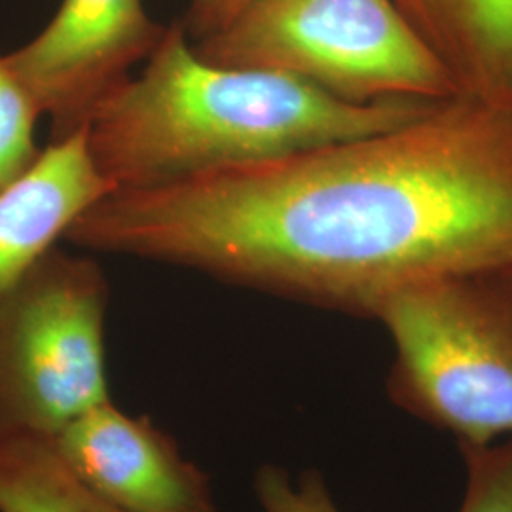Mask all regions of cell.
I'll return each mask as SVG.
<instances>
[{
    "label": "cell",
    "instance_id": "3",
    "mask_svg": "<svg viewBox=\"0 0 512 512\" xmlns=\"http://www.w3.org/2000/svg\"><path fill=\"white\" fill-rule=\"evenodd\" d=\"M393 342L387 397L480 448L512 439V270L406 289L376 310Z\"/></svg>",
    "mask_w": 512,
    "mask_h": 512
},
{
    "label": "cell",
    "instance_id": "6",
    "mask_svg": "<svg viewBox=\"0 0 512 512\" xmlns=\"http://www.w3.org/2000/svg\"><path fill=\"white\" fill-rule=\"evenodd\" d=\"M165 31L143 0H63L48 27L6 61L59 141L88 124L95 107L154 54Z\"/></svg>",
    "mask_w": 512,
    "mask_h": 512
},
{
    "label": "cell",
    "instance_id": "5",
    "mask_svg": "<svg viewBox=\"0 0 512 512\" xmlns=\"http://www.w3.org/2000/svg\"><path fill=\"white\" fill-rule=\"evenodd\" d=\"M109 298L95 258L57 247L0 296V435L54 439L112 399Z\"/></svg>",
    "mask_w": 512,
    "mask_h": 512
},
{
    "label": "cell",
    "instance_id": "12",
    "mask_svg": "<svg viewBox=\"0 0 512 512\" xmlns=\"http://www.w3.org/2000/svg\"><path fill=\"white\" fill-rule=\"evenodd\" d=\"M459 450L465 490L458 512H512V439Z\"/></svg>",
    "mask_w": 512,
    "mask_h": 512
},
{
    "label": "cell",
    "instance_id": "4",
    "mask_svg": "<svg viewBox=\"0 0 512 512\" xmlns=\"http://www.w3.org/2000/svg\"><path fill=\"white\" fill-rule=\"evenodd\" d=\"M192 48L205 63L291 74L357 105L458 97L395 0H253Z\"/></svg>",
    "mask_w": 512,
    "mask_h": 512
},
{
    "label": "cell",
    "instance_id": "1",
    "mask_svg": "<svg viewBox=\"0 0 512 512\" xmlns=\"http://www.w3.org/2000/svg\"><path fill=\"white\" fill-rule=\"evenodd\" d=\"M67 241L372 319L406 289L512 270V112L454 97L368 137L112 190Z\"/></svg>",
    "mask_w": 512,
    "mask_h": 512
},
{
    "label": "cell",
    "instance_id": "13",
    "mask_svg": "<svg viewBox=\"0 0 512 512\" xmlns=\"http://www.w3.org/2000/svg\"><path fill=\"white\" fill-rule=\"evenodd\" d=\"M253 492L260 512H342L317 469L293 478L285 467L264 463L256 469Z\"/></svg>",
    "mask_w": 512,
    "mask_h": 512
},
{
    "label": "cell",
    "instance_id": "2",
    "mask_svg": "<svg viewBox=\"0 0 512 512\" xmlns=\"http://www.w3.org/2000/svg\"><path fill=\"white\" fill-rule=\"evenodd\" d=\"M437 103L357 105L291 74L217 67L198 57L177 19L143 73L95 107L86 133L101 177L126 190L368 137Z\"/></svg>",
    "mask_w": 512,
    "mask_h": 512
},
{
    "label": "cell",
    "instance_id": "14",
    "mask_svg": "<svg viewBox=\"0 0 512 512\" xmlns=\"http://www.w3.org/2000/svg\"><path fill=\"white\" fill-rule=\"evenodd\" d=\"M253 0H190L183 23L188 38L198 42L228 27Z\"/></svg>",
    "mask_w": 512,
    "mask_h": 512
},
{
    "label": "cell",
    "instance_id": "7",
    "mask_svg": "<svg viewBox=\"0 0 512 512\" xmlns=\"http://www.w3.org/2000/svg\"><path fill=\"white\" fill-rule=\"evenodd\" d=\"M63 463L92 494L122 512H219L213 482L165 429L114 399L54 439Z\"/></svg>",
    "mask_w": 512,
    "mask_h": 512
},
{
    "label": "cell",
    "instance_id": "8",
    "mask_svg": "<svg viewBox=\"0 0 512 512\" xmlns=\"http://www.w3.org/2000/svg\"><path fill=\"white\" fill-rule=\"evenodd\" d=\"M112 190L93 164L86 126L40 150L35 164L0 188V296Z\"/></svg>",
    "mask_w": 512,
    "mask_h": 512
},
{
    "label": "cell",
    "instance_id": "10",
    "mask_svg": "<svg viewBox=\"0 0 512 512\" xmlns=\"http://www.w3.org/2000/svg\"><path fill=\"white\" fill-rule=\"evenodd\" d=\"M0 512H122L92 494L57 454L54 440L0 435Z\"/></svg>",
    "mask_w": 512,
    "mask_h": 512
},
{
    "label": "cell",
    "instance_id": "9",
    "mask_svg": "<svg viewBox=\"0 0 512 512\" xmlns=\"http://www.w3.org/2000/svg\"><path fill=\"white\" fill-rule=\"evenodd\" d=\"M458 97L512 112V0H395Z\"/></svg>",
    "mask_w": 512,
    "mask_h": 512
},
{
    "label": "cell",
    "instance_id": "11",
    "mask_svg": "<svg viewBox=\"0 0 512 512\" xmlns=\"http://www.w3.org/2000/svg\"><path fill=\"white\" fill-rule=\"evenodd\" d=\"M42 112L33 95L0 55V188L16 181L40 154L35 124Z\"/></svg>",
    "mask_w": 512,
    "mask_h": 512
}]
</instances>
